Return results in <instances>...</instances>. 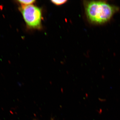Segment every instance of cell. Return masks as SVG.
<instances>
[{
	"label": "cell",
	"instance_id": "cell-1",
	"mask_svg": "<svg viewBox=\"0 0 120 120\" xmlns=\"http://www.w3.org/2000/svg\"><path fill=\"white\" fill-rule=\"evenodd\" d=\"M84 6L88 20L95 25H101L109 22L119 10L117 6L105 1H85Z\"/></svg>",
	"mask_w": 120,
	"mask_h": 120
},
{
	"label": "cell",
	"instance_id": "cell-2",
	"mask_svg": "<svg viewBox=\"0 0 120 120\" xmlns=\"http://www.w3.org/2000/svg\"><path fill=\"white\" fill-rule=\"evenodd\" d=\"M20 11L27 26L32 28H40L41 22L42 13L39 8L33 5H29L22 6Z\"/></svg>",
	"mask_w": 120,
	"mask_h": 120
},
{
	"label": "cell",
	"instance_id": "cell-3",
	"mask_svg": "<svg viewBox=\"0 0 120 120\" xmlns=\"http://www.w3.org/2000/svg\"><path fill=\"white\" fill-rule=\"evenodd\" d=\"M18 2L22 6H26L32 4L35 2L34 0H19L18 1Z\"/></svg>",
	"mask_w": 120,
	"mask_h": 120
},
{
	"label": "cell",
	"instance_id": "cell-4",
	"mask_svg": "<svg viewBox=\"0 0 120 120\" xmlns=\"http://www.w3.org/2000/svg\"><path fill=\"white\" fill-rule=\"evenodd\" d=\"M52 3H53L54 4L56 5H61L64 4L65 2H67V0H53L52 1Z\"/></svg>",
	"mask_w": 120,
	"mask_h": 120
},
{
	"label": "cell",
	"instance_id": "cell-5",
	"mask_svg": "<svg viewBox=\"0 0 120 120\" xmlns=\"http://www.w3.org/2000/svg\"><path fill=\"white\" fill-rule=\"evenodd\" d=\"M53 120V119H52V120Z\"/></svg>",
	"mask_w": 120,
	"mask_h": 120
}]
</instances>
